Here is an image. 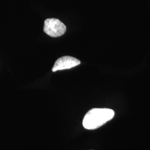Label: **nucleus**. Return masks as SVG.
<instances>
[{"label":"nucleus","mask_w":150,"mask_h":150,"mask_svg":"<svg viewBox=\"0 0 150 150\" xmlns=\"http://www.w3.org/2000/svg\"><path fill=\"white\" fill-rule=\"evenodd\" d=\"M114 111L109 108H93L87 113L83 120V126L87 129H98L112 119Z\"/></svg>","instance_id":"obj_1"},{"label":"nucleus","mask_w":150,"mask_h":150,"mask_svg":"<svg viewBox=\"0 0 150 150\" xmlns=\"http://www.w3.org/2000/svg\"><path fill=\"white\" fill-rule=\"evenodd\" d=\"M44 32L52 37L57 38L64 34L66 27L64 23L56 18H48L44 22Z\"/></svg>","instance_id":"obj_2"},{"label":"nucleus","mask_w":150,"mask_h":150,"mask_svg":"<svg viewBox=\"0 0 150 150\" xmlns=\"http://www.w3.org/2000/svg\"><path fill=\"white\" fill-rule=\"evenodd\" d=\"M80 60L71 56H64L57 59L52 68V71L70 69L80 64Z\"/></svg>","instance_id":"obj_3"}]
</instances>
